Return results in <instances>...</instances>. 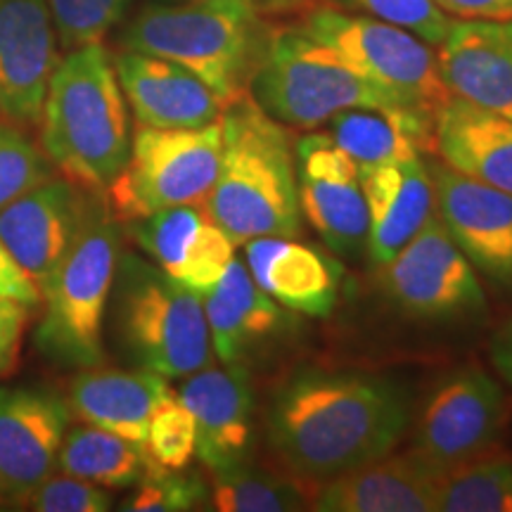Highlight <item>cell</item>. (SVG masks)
Here are the masks:
<instances>
[{"instance_id": "1", "label": "cell", "mask_w": 512, "mask_h": 512, "mask_svg": "<svg viewBox=\"0 0 512 512\" xmlns=\"http://www.w3.org/2000/svg\"><path fill=\"white\" fill-rule=\"evenodd\" d=\"M411 418V396L394 377L302 366L275 387L266 432L294 482L320 486L394 453Z\"/></svg>"}, {"instance_id": "2", "label": "cell", "mask_w": 512, "mask_h": 512, "mask_svg": "<svg viewBox=\"0 0 512 512\" xmlns=\"http://www.w3.org/2000/svg\"><path fill=\"white\" fill-rule=\"evenodd\" d=\"M221 133L219 174L204 200L214 221L235 245L254 238H297L302 209L287 126L245 93L223 107Z\"/></svg>"}, {"instance_id": "3", "label": "cell", "mask_w": 512, "mask_h": 512, "mask_svg": "<svg viewBox=\"0 0 512 512\" xmlns=\"http://www.w3.org/2000/svg\"><path fill=\"white\" fill-rule=\"evenodd\" d=\"M124 91L105 43L69 50L50 76L41 147L64 181L105 192L131 155Z\"/></svg>"}, {"instance_id": "4", "label": "cell", "mask_w": 512, "mask_h": 512, "mask_svg": "<svg viewBox=\"0 0 512 512\" xmlns=\"http://www.w3.org/2000/svg\"><path fill=\"white\" fill-rule=\"evenodd\" d=\"M249 95L287 128H316L344 110H375L434 128V119L363 79L292 24L268 29Z\"/></svg>"}, {"instance_id": "5", "label": "cell", "mask_w": 512, "mask_h": 512, "mask_svg": "<svg viewBox=\"0 0 512 512\" xmlns=\"http://www.w3.org/2000/svg\"><path fill=\"white\" fill-rule=\"evenodd\" d=\"M102 192L88 195L79 230L41 290L36 347L67 368H95L105 358L102 325L119 264V228Z\"/></svg>"}, {"instance_id": "6", "label": "cell", "mask_w": 512, "mask_h": 512, "mask_svg": "<svg viewBox=\"0 0 512 512\" xmlns=\"http://www.w3.org/2000/svg\"><path fill=\"white\" fill-rule=\"evenodd\" d=\"M110 299L114 335L138 368L171 380L214 363L202 297L143 256L119 254Z\"/></svg>"}, {"instance_id": "7", "label": "cell", "mask_w": 512, "mask_h": 512, "mask_svg": "<svg viewBox=\"0 0 512 512\" xmlns=\"http://www.w3.org/2000/svg\"><path fill=\"white\" fill-rule=\"evenodd\" d=\"M266 34L264 15L235 5L152 3L131 19L121 46L181 64L228 105L249 93Z\"/></svg>"}, {"instance_id": "8", "label": "cell", "mask_w": 512, "mask_h": 512, "mask_svg": "<svg viewBox=\"0 0 512 512\" xmlns=\"http://www.w3.org/2000/svg\"><path fill=\"white\" fill-rule=\"evenodd\" d=\"M294 10V29L330 48L349 69L411 110L437 119L451 98L437 55L411 31L370 15H354L330 0H302Z\"/></svg>"}, {"instance_id": "9", "label": "cell", "mask_w": 512, "mask_h": 512, "mask_svg": "<svg viewBox=\"0 0 512 512\" xmlns=\"http://www.w3.org/2000/svg\"><path fill=\"white\" fill-rule=\"evenodd\" d=\"M221 143V119L200 128L140 126L124 169L102 192L114 219L133 223L207 200L219 174Z\"/></svg>"}, {"instance_id": "10", "label": "cell", "mask_w": 512, "mask_h": 512, "mask_svg": "<svg viewBox=\"0 0 512 512\" xmlns=\"http://www.w3.org/2000/svg\"><path fill=\"white\" fill-rule=\"evenodd\" d=\"M508 396L489 370L465 363L432 384L413 413L408 453L437 475L496 448L508 422Z\"/></svg>"}, {"instance_id": "11", "label": "cell", "mask_w": 512, "mask_h": 512, "mask_svg": "<svg viewBox=\"0 0 512 512\" xmlns=\"http://www.w3.org/2000/svg\"><path fill=\"white\" fill-rule=\"evenodd\" d=\"M380 268L382 290L396 309L420 320L482 318L486 297L475 266L437 214Z\"/></svg>"}, {"instance_id": "12", "label": "cell", "mask_w": 512, "mask_h": 512, "mask_svg": "<svg viewBox=\"0 0 512 512\" xmlns=\"http://www.w3.org/2000/svg\"><path fill=\"white\" fill-rule=\"evenodd\" d=\"M299 209L339 256L368 252L370 216L358 166L328 133L302 136L294 150Z\"/></svg>"}, {"instance_id": "13", "label": "cell", "mask_w": 512, "mask_h": 512, "mask_svg": "<svg viewBox=\"0 0 512 512\" xmlns=\"http://www.w3.org/2000/svg\"><path fill=\"white\" fill-rule=\"evenodd\" d=\"M69 418L67 401L53 392L0 387V503L24 505L53 475Z\"/></svg>"}, {"instance_id": "14", "label": "cell", "mask_w": 512, "mask_h": 512, "mask_svg": "<svg viewBox=\"0 0 512 512\" xmlns=\"http://www.w3.org/2000/svg\"><path fill=\"white\" fill-rule=\"evenodd\" d=\"M434 214L460 252L491 283L512 290V195L467 178L446 164L430 166Z\"/></svg>"}, {"instance_id": "15", "label": "cell", "mask_w": 512, "mask_h": 512, "mask_svg": "<svg viewBox=\"0 0 512 512\" xmlns=\"http://www.w3.org/2000/svg\"><path fill=\"white\" fill-rule=\"evenodd\" d=\"M57 60L48 0H0V119L38 128Z\"/></svg>"}, {"instance_id": "16", "label": "cell", "mask_w": 512, "mask_h": 512, "mask_svg": "<svg viewBox=\"0 0 512 512\" xmlns=\"http://www.w3.org/2000/svg\"><path fill=\"white\" fill-rule=\"evenodd\" d=\"M88 195L91 190L50 178L0 209V242L38 290L72 245Z\"/></svg>"}, {"instance_id": "17", "label": "cell", "mask_w": 512, "mask_h": 512, "mask_svg": "<svg viewBox=\"0 0 512 512\" xmlns=\"http://www.w3.org/2000/svg\"><path fill=\"white\" fill-rule=\"evenodd\" d=\"M176 394L195 418L197 458L211 475L245 463L254 432V389L245 363L197 370Z\"/></svg>"}, {"instance_id": "18", "label": "cell", "mask_w": 512, "mask_h": 512, "mask_svg": "<svg viewBox=\"0 0 512 512\" xmlns=\"http://www.w3.org/2000/svg\"><path fill=\"white\" fill-rule=\"evenodd\" d=\"M133 238L171 280L202 294L235 259V242L214 221L207 204H181L133 221Z\"/></svg>"}, {"instance_id": "19", "label": "cell", "mask_w": 512, "mask_h": 512, "mask_svg": "<svg viewBox=\"0 0 512 512\" xmlns=\"http://www.w3.org/2000/svg\"><path fill=\"white\" fill-rule=\"evenodd\" d=\"M114 67L126 105L140 126L200 128L221 119L226 102L181 64L121 50L114 55Z\"/></svg>"}, {"instance_id": "20", "label": "cell", "mask_w": 512, "mask_h": 512, "mask_svg": "<svg viewBox=\"0 0 512 512\" xmlns=\"http://www.w3.org/2000/svg\"><path fill=\"white\" fill-rule=\"evenodd\" d=\"M437 60L451 95L512 117V19H453Z\"/></svg>"}, {"instance_id": "21", "label": "cell", "mask_w": 512, "mask_h": 512, "mask_svg": "<svg viewBox=\"0 0 512 512\" xmlns=\"http://www.w3.org/2000/svg\"><path fill=\"white\" fill-rule=\"evenodd\" d=\"M356 166L370 216L368 254L375 266H384L434 214L432 176L420 157Z\"/></svg>"}, {"instance_id": "22", "label": "cell", "mask_w": 512, "mask_h": 512, "mask_svg": "<svg viewBox=\"0 0 512 512\" xmlns=\"http://www.w3.org/2000/svg\"><path fill=\"white\" fill-rule=\"evenodd\" d=\"M439 477L411 453H389L375 463L316 486L318 512H437Z\"/></svg>"}, {"instance_id": "23", "label": "cell", "mask_w": 512, "mask_h": 512, "mask_svg": "<svg viewBox=\"0 0 512 512\" xmlns=\"http://www.w3.org/2000/svg\"><path fill=\"white\" fill-rule=\"evenodd\" d=\"M247 271L268 297L285 309L328 318L335 309L344 268L332 256L292 238L245 242Z\"/></svg>"}, {"instance_id": "24", "label": "cell", "mask_w": 512, "mask_h": 512, "mask_svg": "<svg viewBox=\"0 0 512 512\" xmlns=\"http://www.w3.org/2000/svg\"><path fill=\"white\" fill-rule=\"evenodd\" d=\"M176 392L164 375L152 370L83 368L69 382L67 406L86 425L119 434L133 444H145L155 411Z\"/></svg>"}, {"instance_id": "25", "label": "cell", "mask_w": 512, "mask_h": 512, "mask_svg": "<svg viewBox=\"0 0 512 512\" xmlns=\"http://www.w3.org/2000/svg\"><path fill=\"white\" fill-rule=\"evenodd\" d=\"M434 152L448 169L512 195V117L451 95L434 119Z\"/></svg>"}, {"instance_id": "26", "label": "cell", "mask_w": 512, "mask_h": 512, "mask_svg": "<svg viewBox=\"0 0 512 512\" xmlns=\"http://www.w3.org/2000/svg\"><path fill=\"white\" fill-rule=\"evenodd\" d=\"M202 306L211 347L221 363H245L249 351L271 339L283 323L278 302L256 285L238 256L219 283L202 294Z\"/></svg>"}, {"instance_id": "27", "label": "cell", "mask_w": 512, "mask_h": 512, "mask_svg": "<svg viewBox=\"0 0 512 512\" xmlns=\"http://www.w3.org/2000/svg\"><path fill=\"white\" fill-rule=\"evenodd\" d=\"M150 467L143 446L86 422L67 430L57 458V470L64 475L86 479L102 489L136 486Z\"/></svg>"}, {"instance_id": "28", "label": "cell", "mask_w": 512, "mask_h": 512, "mask_svg": "<svg viewBox=\"0 0 512 512\" xmlns=\"http://www.w3.org/2000/svg\"><path fill=\"white\" fill-rule=\"evenodd\" d=\"M332 138L356 164H389L434 152V128L375 110L335 114Z\"/></svg>"}, {"instance_id": "29", "label": "cell", "mask_w": 512, "mask_h": 512, "mask_svg": "<svg viewBox=\"0 0 512 512\" xmlns=\"http://www.w3.org/2000/svg\"><path fill=\"white\" fill-rule=\"evenodd\" d=\"M441 512H512V453L484 451L439 477Z\"/></svg>"}, {"instance_id": "30", "label": "cell", "mask_w": 512, "mask_h": 512, "mask_svg": "<svg viewBox=\"0 0 512 512\" xmlns=\"http://www.w3.org/2000/svg\"><path fill=\"white\" fill-rule=\"evenodd\" d=\"M302 484L261 467L240 463L216 472L211 505L221 512H287L304 508Z\"/></svg>"}, {"instance_id": "31", "label": "cell", "mask_w": 512, "mask_h": 512, "mask_svg": "<svg viewBox=\"0 0 512 512\" xmlns=\"http://www.w3.org/2000/svg\"><path fill=\"white\" fill-rule=\"evenodd\" d=\"M131 0H48L57 46L64 53L105 43L110 31L126 17Z\"/></svg>"}, {"instance_id": "32", "label": "cell", "mask_w": 512, "mask_h": 512, "mask_svg": "<svg viewBox=\"0 0 512 512\" xmlns=\"http://www.w3.org/2000/svg\"><path fill=\"white\" fill-rule=\"evenodd\" d=\"M50 178H55V166L27 136V128L0 121V209Z\"/></svg>"}, {"instance_id": "33", "label": "cell", "mask_w": 512, "mask_h": 512, "mask_svg": "<svg viewBox=\"0 0 512 512\" xmlns=\"http://www.w3.org/2000/svg\"><path fill=\"white\" fill-rule=\"evenodd\" d=\"M145 453L152 467L162 470H185L197 456L195 418L183 406L178 394L166 399L152 415L145 437ZM150 467V470H152Z\"/></svg>"}, {"instance_id": "34", "label": "cell", "mask_w": 512, "mask_h": 512, "mask_svg": "<svg viewBox=\"0 0 512 512\" xmlns=\"http://www.w3.org/2000/svg\"><path fill=\"white\" fill-rule=\"evenodd\" d=\"M339 8L361 10L382 22L411 31L430 46H439L451 29L453 17H448L434 0H330Z\"/></svg>"}, {"instance_id": "35", "label": "cell", "mask_w": 512, "mask_h": 512, "mask_svg": "<svg viewBox=\"0 0 512 512\" xmlns=\"http://www.w3.org/2000/svg\"><path fill=\"white\" fill-rule=\"evenodd\" d=\"M207 501V484L197 475H181V470L152 467L138 482V491L121 505L133 512H183L200 508Z\"/></svg>"}, {"instance_id": "36", "label": "cell", "mask_w": 512, "mask_h": 512, "mask_svg": "<svg viewBox=\"0 0 512 512\" xmlns=\"http://www.w3.org/2000/svg\"><path fill=\"white\" fill-rule=\"evenodd\" d=\"M24 505L36 512H105L112 508V496L86 479L53 472L31 491Z\"/></svg>"}, {"instance_id": "37", "label": "cell", "mask_w": 512, "mask_h": 512, "mask_svg": "<svg viewBox=\"0 0 512 512\" xmlns=\"http://www.w3.org/2000/svg\"><path fill=\"white\" fill-rule=\"evenodd\" d=\"M34 306L0 294V377L12 375L22 354V339Z\"/></svg>"}, {"instance_id": "38", "label": "cell", "mask_w": 512, "mask_h": 512, "mask_svg": "<svg viewBox=\"0 0 512 512\" xmlns=\"http://www.w3.org/2000/svg\"><path fill=\"white\" fill-rule=\"evenodd\" d=\"M0 294H3V297L17 299V302L22 304L34 306V309L41 306V290H38L34 280L17 266V261L12 259L3 242H0Z\"/></svg>"}, {"instance_id": "39", "label": "cell", "mask_w": 512, "mask_h": 512, "mask_svg": "<svg viewBox=\"0 0 512 512\" xmlns=\"http://www.w3.org/2000/svg\"><path fill=\"white\" fill-rule=\"evenodd\" d=\"M448 17L512 19V0H434Z\"/></svg>"}, {"instance_id": "40", "label": "cell", "mask_w": 512, "mask_h": 512, "mask_svg": "<svg viewBox=\"0 0 512 512\" xmlns=\"http://www.w3.org/2000/svg\"><path fill=\"white\" fill-rule=\"evenodd\" d=\"M489 358L498 377L512 389V316L505 318L491 335Z\"/></svg>"}, {"instance_id": "41", "label": "cell", "mask_w": 512, "mask_h": 512, "mask_svg": "<svg viewBox=\"0 0 512 512\" xmlns=\"http://www.w3.org/2000/svg\"><path fill=\"white\" fill-rule=\"evenodd\" d=\"M157 3L169 5H235V8H245L259 15H271L280 10H294L302 0H157Z\"/></svg>"}]
</instances>
